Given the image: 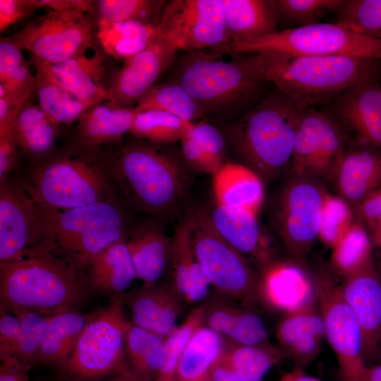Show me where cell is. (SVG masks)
<instances>
[{
    "label": "cell",
    "instance_id": "obj_1",
    "mask_svg": "<svg viewBox=\"0 0 381 381\" xmlns=\"http://www.w3.org/2000/svg\"><path fill=\"white\" fill-rule=\"evenodd\" d=\"M171 145L133 136L102 146L117 198L164 225L176 223L193 206V172Z\"/></svg>",
    "mask_w": 381,
    "mask_h": 381
},
{
    "label": "cell",
    "instance_id": "obj_2",
    "mask_svg": "<svg viewBox=\"0 0 381 381\" xmlns=\"http://www.w3.org/2000/svg\"><path fill=\"white\" fill-rule=\"evenodd\" d=\"M171 67V81L185 89L206 121L216 125L252 109L272 85L255 68L248 53L233 51L230 44L184 52Z\"/></svg>",
    "mask_w": 381,
    "mask_h": 381
},
{
    "label": "cell",
    "instance_id": "obj_3",
    "mask_svg": "<svg viewBox=\"0 0 381 381\" xmlns=\"http://www.w3.org/2000/svg\"><path fill=\"white\" fill-rule=\"evenodd\" d=\"M305 109L277 89L270 90L248 112L217 125L226 154L262 181H274L289 169Z\"/></svg>",
    "mask_w": 381,
    "mask_h": 381
},
{
    "label": "cell",
    "instance_id": "obj_4",
    "mask_svg": "<svg viewBox=\"0 0 381 381\" xmlns=\"http://www.w3.org/2000/svg\"><path fill=\"white\" fill-rule=\"evenodd\" d=\"M92 293L85 272L35 246L0 262V308L55 314L77 310Z\"/></svg>",
    "mask_w": 381,
    "mask_h": 381
},
{
    "label": "cell",
    "instance_id": "obj_5",
    "mask_svg": "<svg viewBox=\"0 0 381 381\" xmlns=\"http://www.w3.org/2000/svg\"><path fill=\"white\" fill-rule=\"evenodd\" d=\"M39 205L32 246L47 249L83 272L107 248L127 240L134 221L132 211L117 198L68 210Z\"/></svg>",
    "mask_w": 381,
    "mask_h": 381
},
{
    "label": "cell",
    "instance_id": "obj_6",
    "mask_svg": "<svg viewBox=\"0 0 381 381\" xmlns=\"http://www.w3.org/2000/svg\"><path fill=\"white\" fill-rule=\"evenodd\" d=\"M40 205L58 210L83 207L117 198L103 147L75 140L57 147L17 178Z\"/></svg>",
    "mask_w": 381,
    "mask_h": 381
},
{
    "label": "cell",
    "instance_id": "obj_7",
    "mask_svg": "<svg viewBox=\"0 0 381 381\" xmlns=\"http://www.w3.org/2000/svg\"><path fill=\"white\" fill-rule=\"evenodd\" d=\"M258 72L276 89L307 109L330 102L374 73V61L278 52L248 53Z\"/></svg>",
    "mask_w": 381,
    "mask_h": 381
},
{
    "label": "cell",
    "instance_id": "obj_8",
    "mask_svg": "<svg viewBox=\"0 0 381 381\" xmlns=\"http://www.w3.org/2000/svg\"><path fill=\"white\" fill-rule=\"evenodd\" d=\"M123 305L121 294L114 295L107 306L87 316L69 358L56 372L59 381H110L121 375L134 378L126 356Z\"/></svg>",
    "mask_w": 381,
    "mask_h": 381
},
{
    "label": "cell",
    "instance_id": "obj_9",
    "mask_svg": "<svg viewBox=\"0 0 381 381\" xmlns=\"http://www.w3.org/2000/svg\"><path fill=\"white\" fill-rule=\"evenodd\" d=\"M329 195L321 181L289 171L271 195L268 219L289 258L304 263L318 240Z\"/></svg>",
    "mask_w": 381,
    "mask_h": 381
},
{
    "label": "cell",
    "instance_id": "obj_10",
    "mask_svg": "<svg viewBox=\"0 0 381 381\" xmlns=\"http://www.w3.org/2000/svg\"><path fill=\"white\" fill-rule=\"evenodd\" d=\"M230 47L233 51L241 53L278 52L381 59V40L353 33L335 23L277 30L257 39L231 43Z\"/></svg>",
    "mask_w": 381,
    "mask_h": 381
},
{
    "label": "cell",
    "instance_id": "obj_11",
    "mask_svg": "<svg viewBox=\"0 0 381 381\" xmlns=\"http://www.w3.org/2000/svg\"><path fill=\"white\" fill-rule=\"evenodd\" d=\"M193 248L217 294L245 306L260 303V274L240 252L212 226L207 210L196 206Z\"/></svg>",
    "mask_w": 381,
    "mask_h": 381
},
{
    "label": "cell",
    "instance_id": "obj_12",
    "mask_svg": "<svg viewBox=\"0 0 381 381\" xmlns=\"http://www.w3.org/2000/svg\"><path fill=\"white\" fill-rule=\"evenodd\" d=\"M312 276L315 299L325 323V339L337 357L340 380L363 381L367 364L362 333L342 295L340 284L324 268L318 269Z\"/></svg>",
    "mask_w": 381,
    "mask_h": 381
},
{
    "label": "cell",
    "instance_id": "obj_13",
    "mask_svg": "<svg viewBox=\"0 0 381 381\" xmlns=\"http://www.w3.org/2000/svg\"><path fill=\"white\" fill-rule=\"evenodd\" d=\"M94 25L86 14L75 10L50 11L36 18L9 38L32 57L55 64L93 46Z\"/></svg>",
    "mask_w": 381,
    "mask_h": 381
},
{
    "label": "cell",
    "instance_id": "obj_14",
    "mask_svg": "<svg viewBox=\"0 0 381 381\" xmlns=\"http://www.w3.org/2000/svg\"><path fill=\"white\" fill-rule=\"evenodd\" d=\"M158 29L160 37L177 51L231 44L223 0H171L164 6Z\"/></svg>",
    "mask_w": 381,
    "mask_h": 381
},
{
    "label": "cell",
    "instance_id": "obj_15",
    "mask_svg": "<svg viewBox=\"0 0 381 381\" xmlns=\"http://www.w3.org/2000/svg\"><path fill=\"white\" fill-rule=\"evenodd\" d=\"M346 145L343 131L329 112L307 108L299 123L288 171L331 181Z\"/></svg>",
    "mask_w": 381,
    "mask_h": 381
},
{
    "label": "cell",
    "instance_id": "obj_16",
    "mask_svg": "<svg viewBox=\"0 0 381 381\" xmlns=\"http://www.w3.org/2000/svg\"><path fill=\"white\" fill-rule=\"evenodd\" d=\"M327 111L353 146L381 148V87L371 74L350 86L330 102Z\"/></svg>",
    "mask_w": 381,
    "mask_h": 381
},
{
    "label": "cell",
    "instance_id": "obj_17",
    "mask_svg": "<svg viewBox=\"0 0 381 381\" xmlns=\"http://www.w3.org/2000/svg\"><path fill=\"white\" fill-rule=\"evenodd\" d=\"M39 204L17 179L0 182V262L21 257L35 243Z\"/></svg>",
    "mask_w": 381,
    "mask_h": 381
},
{
    "label": "cell",
    "instance_id": "obj_18",
    "mask_svg": "<svg viewBox=\"0 0 381 381\" xmlns=\"http://www.w3.org/2000/svg\"><path fill=\"white\" fill-rule=\"evenodd\" d=\"M207 212L216 231L260 271L279 259L274 237L257 214L217 205Z\"/></svg>",
    "mask_w": 381,
    "mask_h": 381
},
{
    "label": "cell",
    "instance_id": "obj_19",
    "mask_svg": "<svg viewBox=\"0 0 381 381\" xmlns=\"http://www.w3.org/2000/svg\"><path fill=\"white\" fill-rule=\"evenodd\" d=\"M178 51L161 37L125 61L111 77V101L122 107H135L158 78L171 68Z\"/></svg>",
    "mask_w": 381,
    "mask_h": 381
},
{
    "label": "cell",
    "instance_id": "obj_20",
    "mask_svg": "<svg viewBox=\"0 0 381 381\" xmlns=\"http://www.w3.org/2000/svg\"><path fill=\"white\" fill-rule=\"evenodd\" d=\"M342 295L360 326L365 361L381 357V279L374 260L343 278Z\"/></svg>",
    "mask_w": 381,
    "mask_h": 381
},
{
    "label": "cell",
    "instance_id": "obj_21",
    "mask_svg": "<svg viewBox=\"0 0 381 381\" xmlns=\"http://www.w3.org/2000/svg\"><path fill=\"white\" fill-rule=\"evenodd\" d=\"M260 303L282 314L298 309L315 299L312 274L304 263L278 259L259 272Z\"/></svg>",
    "mask_w": 381,
    "mask_h": 381
},
{
    "label": "cell",
    "instance_id": "obj_22",
    "mask_svg": "<svg viewBox=\"0 0 381 381\" xmlns=\"http://www.w3.org/2000/svg\"><path fill=\"white\" fill-rule=\"evenodd\" d=\"M196 205L176 222L171 237L170 281L183 303L193 304L208 296L211 284L197 260L192 244Z\"/></svg>",
    "mask_w": 381,
    "mask_h": 381
},
{
    "label": "cell",
    "instance_id": "obj_23",
    "mask_svg": "<svg viewBox=\"0 0 381 381\" xmlns=\"http://www.w3.org/2000/svg\"><path fill=\"white\" fill-rule=\"evenodd\" d=\"M121 296L135 325L164 338L179 326L183 302L171 282L143 284L140 288Z\"/></svg>",
    "mask_w": 381,
    "mask_h": 381
},
{
    "label": "cell",
    "instance_id": "obj_24",
    "mask_svg": "<svg viewBox=\"0 0 381 381\" xmlns=\"http://www.w3.org/2000/svg\"><path fill=\"white\" fill-rule=\"evenodd\" d=\"M276 337L280 349L295 367L304 369L320 352L325 338L324 320L315 298L308 304L285 313L278 322Z\"/></svg>",
    "mask_w": 381,
    "mask_h": 381
},
{
    "label": "cell",
    "instance_id": "obj_25",
    "mask_svg": "<svg viewBox=\"0 0 381 381\" xmlns=\"http://www.w3.org/2000/svg\"><path fill=\"white\" fill-rule=\"evenodd\" d=\"M104 54L95 44L66 61L49 64L58 80L75 97L92 106L111 101Z\"/></svg>",
    "mask_w": 381,
    "mask_h": 381
},
{
    "label": "cell",
    "instance_id": "obj_26",
    "mask_svg": "<svg viewBox=\"0 0 381 381\" xmlns=\"http://www.w3.org/2000/svg\"><path fill=\"white\" fill-rule=\"evenodd\" d=\"M164 224L151 217L134 220L126 240L137 278L143 284L161 281L169 267L171 237Z\"/></svg>",
    "mask_w": 381,
    "mask_h": 381
},
{
    "label": "cell",
    "instance_id": "obj_27",
    "mask_svg": "<svg viewBox=\"0 0 381 381\" xmlns=\"http://www.w3.org/2000/svg\"><path fill=\"white\" fill-rule=\"evenodd\" d=\"M337 195L351 207L381 186V154L365 146L347 147L331 179Z\"/></svg>",
    "mask_w": 381,
    "mask_h": 381
},
{
    "label": "cell",
    "instance_id": "obj_28",
    "mask_svg": "<svg viewBox=\"0 0 381 381\" xmlns=\"http://www.w3.org/2000/svg\"><path fill=\"white\" fill-rule=\"evenodd\" d=\"M217 294L204 303V325L225 340L243 345L269 344L262 319L243 304Z\"/></svg>",
    "mask_w": 381,
    "mask_h": 381
},
{
    "label": "cell",
    "instance_id": "obj_29",
    "mask_svg": "<svg viewBox=\"0 0 381 381\" xmlns=\"http://www.w3.org/2000/svg\"><path fill=\"white\" fill-rule=\"evenodd\" d=\"M135 107H122L110 100L96 103L78 121L75 141L102 147L120 142L130 133Z\"/></svg>",
    "mask_w": 381,
    "mask_h": 381
},
{
    "label": "cell",
    "instance_id": "obj_30",
    "mask_svg": "<svg viewBox=\"0 0 381 381\" xmlns=\"http://www.w3.org/2000/svg\"><path fill=\"white\" fill-rule=\"evenodd\" d=\"M212 188L217 205L257 214L264 198L262 179L249 168L234 161H226L212 175Z\"/></svg>",
    "mask_w": 381,
    "mask_h": 381
},
{
    "label": "cell",
    "instance_id": "obj_31",
    "mask_svg": "<svg viewBox=\"0 0 381 381\" xmlns=\"http://www.w3.org/2000/svg\"><path fill=\"white\" fill-rule=\"evenodd\" d=\"M59 126L30 100L21 107L13 131L19 150L30 165L42 162L56 150Z\"/></svg>",
    "mask_w": 381,
    "mask_h": 381
},
{
    "label": "cell",
    "instance_id": "obj_32",
    "mask_svg": "<svg viewBox=\"0 0 381 381\" xmlns=\"http://www.w3.org/2000/svg\"><path fill=\"white\" fill-rule=\"evenodd\" d=\"M92 293L120 295L137 279L126 240L116 242L101 253L85 270Z\"/></svg>",
    "mask_w": 381,
    "mask_h": 381
},
{
    "label": "cell",
    "instance_id": "obj_33",
    "mask_svg": "<svg viewBox=\"0 0 381 381\" xmlns=\"http://www.w3.org/2000/svg\"><path fill=\"white\" fill-rule=\"evenodd\" d=\"M158 26L137 20L114 23L97 21L96 37L106 54L126 61L160 38Z\"/></svg>",
    "mask_w": 381,
    "mask_h": 381
},
{
    "label": "cell",
    "instance_id": "obj_34",
    "mask_svg": "<svg viewBox=\"0 0 381 381\" xmlns=\"http://www.w3.org/2000/svg\"><path fill=\"white\" fill-rule=\"evenodd\" d=\"M32 65L41 109L59 124L78 121L91 105L75 97L58 80L49 63L32 57Z\"/></svg>",
    "mask_w": 381,
    "mask_h": 381
},
{
    "label": "cell",
    "instance_id": "obj_35",
    "mask_svg": "<svg viewBox=\"0 0 381 381\" xmlns=\"http://www.w3.org/2000/svg\"><path fill=\"white\" fill-rule=\"evenodd\" d=\"M87 320L78 310L52 314L40 349L37 365L57 372L68 361Z\"/></svg>",
    "mask_w": 381,
    "mask_h": 381
},
{
    "label": "cell",
    "instance_id": "obj_36",
    "mask_svg": "<svg viewBox=\"0 0 381 381\" xmlns=\"http://www.w3.org/2000/svg\"><path fill=\"white\" fill-rule=\"evenodd\" d=\"M223 6L231 44L257 39L277 30L267 0H223Z\"/></svg>",
    "mask_w": 381,
    "mask_h": 381
},
{
    "label": "cell",
    "instance_id": "obj_37",
    "mask_svg": "<svg viewBox=\"0 0 381 381\" xmlns=\"http://www.w3.org/2000/svg\"><path fill=\"white\" fill-rule=\"evenodd\" d=\"M125 350L128 368L137 381H154L162 365L166 338L126 320Z\"/></svg>",
    "mask_w": 381,
    "mask_h": 381
},
{
    "label": "cell",
    "instance_id": "obj_38",
    "mask_svg": "<svg viewBox=\"0 0 381 381\" xmlns=\"http://www.w3.org/2000/svg\"><path fill=\"white\" fill-rule=\"evenodd\" d=\"M226 340L202 325L191 336L180 358L174 381H208Z\"/></svg>",
    "mask_w": 381,
    "mask_h": 381
},
{
    "label": "cell",
    "instance_id": "obj_39",
    "mask_svg": "<svg viewBox=\"0 0 381 381\" xmlns=\"http://www.w3.org/2000/svg\"><path fill=\"white\" fill-rule=\"evenodd\" d=\"M284 358L279 347L270 343L243 345L226 340L221 359L246 381H262Z\"/></svg>",
    "mask_w": 381,
    "mask_h": 381
},
{
    "label": "cell",
    "instance_id": "obj_40",
    "mask_svg": "<svg viewBox=\"0 0 381 381\" xmlns=\"http://www.w3.org/2000/svg\"><path fill=\"white\" fill-rule=\"evenodd\" d=\"M135 111L157 109L195 124L206 121L195 100L179 84L169 81L154 85L139 100Z\"/></svg>",
    "mask_w": 381,
    "mask_h": 381
},
{
    "label": "cell",
    "instance_id": "obj_41",
    "mask_svg": "<svg viewBox=\"0 0 381 381\" xmlns=\"http://www.w3.org/2000/svg\"><path fill=\"white\" fill-rule=\"evenodd\" d=\"M373 246L364 224L354 219L350 227L332 248L334 272L345 278L373 260Z\"/></svg>",
    "mask_w": 381,
    "mask_h": 381
},
{
    "label": "cell",
    "instance_id": "obj_42",
    "mask_svg": "<svg viewBox=\"0 0 381 381\" xmlns=\"http://www.w3.org/2000/svg\"><path fill=\"white\" fill-rule=\"evenodd\" d=\"M192 125L160 109H143L135 111L130 133L155 143L173 144L180 141Z\"/></svg>",
    "mask_w": 381,
    "mask_h": 381
},
{
    "label": "cell",
    "instance_id": "obj_43",
    "mask_svg": "<svg viewBox=\"0 0 381 381\" xmlns=\"http://www.w3.org/2000/svg\"><path fill=\"white\" fill-rule=\"evenodd\" d=\"M277 25L291 29L318 23L334 13L343 0H267Z\"/></svg>",
    "mask_w": 381,
    "mask_h": 381
},
{
    "label": "cell",
    "instance_id": "obj_44",
    "mask_svg": "<svg viewBox=\"0 0 381 381\" xmlns=\"http://www.w3.org/2000/svg\"><path fill=\"white\" fill-rule=\"evenodd\" d=\"M334 14L339 25L381 40V0H343Z\"/></svg>",
    "mask_w": 381,
    "mask_h": 381
},
{
    "label": "cell",
    "instance_id": "obj_45",
    "mask_svg": "<svg viewBox=\"0 0 381 381\" xmlns=\"http://www.w3.org/2000/svg\"><path fill=\"white\" fill-rule=\"evenodd\" d=\"M166 1L99 0L95 1L97 21L114 23L137 20L159 25Z\"/></svg>",
    "mask_w": 381,
    "mask_h": 381
},
{
    "label": "cell",
    "instance_id": "obj_46",
    "mask_svg": "<svg viewBox=\"0 0 381 381\" xmlns=\"http://www.w3.org/2000/svg\"><path fill=\"white\" fill-rule=\"evenodd\" d=\"M204 303L194 308L183 323L166 337L165 355L161 369L154 381H174L176 371L189 339L204 325Z\"/></svg>",
    "mask_w": 381,
    "mask_h": 381
},
{
    "label": "cell",
    "instance_id": "obj_47",
    "mask_svg": "<svg viewBox=\"0 0 381 381\" xmlns=\"http://www.w3.org/2000/svg\"><path fill=\"white\" fill-rule=\"evenodd\" d=\"M51 315L33 310H23L15 314L20 321L21 329L14 356L31 368L37 365Z\"/></svg>",
    "mask_w": 381,
    "mask_h": 381
},
{
    "label": "cell",
    "instance_id": "obj_48",
    "mask_svg": "<svg viewBox=\"0 0 381 381\" xmlns=\"http://www.w3.org/2000/svg\"><path fill=\"white\" fill-rule=\"evenodd\" d=\"M354 219L353 207L338 195L329 194L323 210L318 240L332 248Z\"/></svg>",
    "mask_w": 381,
    "mask_h": 381
},
{
    "label": "cell",
    "instance_id": "obj_49",
    "mask_svg": "<svg viewBox=\"0 0 381 381\" xmlns=\"http://www.w3.org/2000/svg\"><path fill=\"white\" fill-rule=\"evenodd\" d=\"M180 143L181 157L193 173L213 175L226 162L216 156L207 146L192 135L189 129L181 139Z\"/></svg>",
    "mask_w": 381,
    "mask_h": 381
},
{
    "label": "cell",
    "instance_id": "obj_50",
    "mask_svg": "<svg viewBox=\"0 0 381 381\" xmlns=\"http://www.w3.org/2000/svg\"><path fill=\"white\" fill-rule=\"evenodd\" d=\"M0 359L14 356L20 335L21 323L17 316L0 308Z\"/></svg>",
    "mask_w": 381,
    "mask_h": 381
},
{
    "label": "cell",
    "instance_id": "obj_51",
    "mask_svg": "<svg viewBox=\"0 0 381 381\" xmlns=\"http://www.w3.org/2000/svg\"><path fill=\"white\" fill-rule=\"evenodd\" d=\"M19 151L13 130L0 133V182L16 168Z\"/></svg>",
    "mask_w": 381,
    "mask_h": 381
},
{
    "label": "cell",
    "instance_id": "obj_52",
    "mask_svg": "<svg viewBox=\"0 0 381 381\" xmlns=\"http://www.w3.org/2000/svg\"><path fill=\"white\" fill-rule=\"evenodd\" d=\"M35 11L31 0H0V32Z\"/></svg>",
    "mask_w": 381,
    "mask_h": 381
},
{
    "label": "cell",
    "instance_id": "obj_53",
    "mask_svg": "<svg viewBox=\"0 0 381 381\" xmlns=\"http://www.w3.org/2000/svg\"><path fill=\"white\" fill-rule=\"evenodd\" d=\"M354 219L365 226L381 218V186L353 207Z\"/></svg>",
    "mask_w": 381,
    "mask_h": 381
},
{
    "label": "cell",
    "instance_id": "obj_54",
    "mask_svg": "<svg viewBox=\"0 0 381 381\" xmlns=\"http://www.w3.org/2000/svg\"><path fill=\"white\" fill-rule=\"evenodd\" d=\"M37 10L47 8L50 11L75 10L85 14L95 11V1L92 0H31Z\"/></svg>",
    "mask_w": 381,
    "mask_h": 381
},
{
    "label": "cell",
    "instance_id": "obj_55",
    "mask_svg": "<svg viewBox=\"0 0 381 381\" xmlns=\"http://www.w3.org/2000/svg\"><path fill=\"white\" fill-rule=\"evenodd\" d=\"M31 367L15 356L1 359L0 381H28Z\"/></svg>",
    "mask_w": 381,
    "mask_h": 381
},
{
    "label": "cell",
    "instance_id": "obj_56",
    "mask_svg": "<svg viewBox=\"0 0 381 381\" xmlns=\"http://www.w3.org/2000/svg\"><path fill=\"white\" fill-rule=\"evenodd\" d=\"M208 381H246L229 365L224 362L221 357L212 366Z\"/></svg>",
    "mask_w": 381,
    "mask_h": 381
},
{
    "label": "cell",
    "instance_id": "obj_57",
    "mask_svg": "<svg viewBox=\"0 0 381 381\" xmlns=\"http://www.w3.org/2000/svg\"><path fill=\"white\" fill-rule=\"evenodd\" d=\"M279 381H322L315 377L308 375L304 369L294 367L291 370L284 373Z\"/></svg>",
    "mask_w": 381,
    "mask_h": 381
},
{
    "label": "cell",
    "instance_id": "obj_58",
    "mask_svg": "<svg viewBox=\"0 0 381 381\" xmlns=\"http://www.w3.org/2000/svg\"><path fill=\"white\" fill-rule=\"evenodd\" d=\"M373 248H381V218L365 226Z\"/></svg>",
    "mask_w": 381,
    "mask_h": 381
},
{
    "label": "cell",
    "instance_id": "obj_59",
    "mask_svg": "<svg viewBox=\"0 0 381 381\" xmlns=\"http://www.w3.org/2000/svg\"><path fill=\"white\" fill-rule=\"evenodd\" d=\"M363 381H381V363L367 365Z\"/></svg>",
    "mask_w": 381,
    "mask_h": 381
},
{
    "label": "cell",
    "instance_id": "obj_60",
    "mask_svg": "<svg viewBox=\"0 0 381 381\" xmlns=\"http://www.w3.org/2000/svg\"><path fill=\"white\" fill-rule=\"evenodd\" d=\"M110 381H137V380L128 376L121 375V376L116 377L111 380Z\"/></svg>",
    "mask_w": 381,
    "mask_h": 381
},
{
    "label": "cell",
    "instance_id": "obj_61",
    "mask_svg": "<svg viewBox=\"0 0 381 381\" xmlns=\"http://www.w3.org/2000/svg\"><path fill=\"white\" fill-rule=\"evenodd\" d=\"M375 265L376 270L378 273V275L381 279V256L379 258L378 261L377 262H375Z\"/></svg>",
    "mask_w": 381,
    "mask_h": 381
},
{
    "label": "cell",
    "instance_id": "obj_62",
    "mask_svg": "<svg viewBox=\"0 0 381 381\" xmlns=\"http://www.w3.org/2000/svg\"><path fill=\"white\" fill-rule=\"evenodd\" d=\"M32 381H42V380H32Z\"/></svg>",
    "mask_w": 381,
    "mask_h": 381
}]
</instances>
